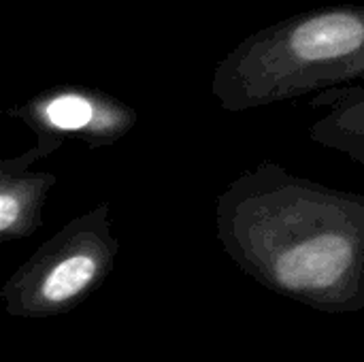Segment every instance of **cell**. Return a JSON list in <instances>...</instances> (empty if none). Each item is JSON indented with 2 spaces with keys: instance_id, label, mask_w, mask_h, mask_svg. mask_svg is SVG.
I'll list each match as a JSON object with an SVG mask.
<instances>
[{
  "instance_id": "obj_2",
  "label": "cell",
  "mask_w": 364,
  "mask_h": 362,
  "mask_svg": "<svg viewBox=\"0 0 364 362\" xmlns=\"http://www.w3.org/2000/svg\"><path fill=\"white\" fill-rule=\"evenodd\" d=\"M352 262L350 239L324 233L286 250L275 265V280L290 292L328 290L350 271Z\"/></svg>"
},
{
  "instance_id": "obj_5",
  "label": "cell",
  "mask_w": 364,
  "mask_h": 362,
  "mask_svg": "<svg viewBox=\"0 0 364 362\" xmlns=\"http://www.w3.org/2000/svg\"><path fill=\"white\" fill-rule=\"evenodd\" d=\"M21 215V203L17 196L0 192V233L11 228Z\"/></svg>"
},
{
  "instance_id": "obj_4",
  "label": "cell",
  "mask_w": 364,
  "mask_h": 362,
  "mask_svg": "<svg viewBox=\"0 0 364 362\" xmlns=\"http://www.w3.org/2000/svg\"><path fill=\"white\" fill-rule=\"evenodd\" d=\"M96 277V260L87 254H75L58 262L43 282V297L49 303H64L83 292Z\"/></svg>"
},
{
  "instance_id": "obj_3",
  "label": "cell",
  "mask_w": 364,
  "mask_h": 362,
  "mask_svg": "<svg viewBox=\"0 0 364 362\" xmlns=\"http://www.w3.org/2000/svg\"><path fill=\"white\" fill-rule=\"evenodd\" d=\"M38 115L53 128L64 132H75L90 128L100 113L113 111V105L100 102L94 96L79 90H62L36 102Z\"/></svg>"
},
{
  "instance_id": "obj_1",
  "label": "cell",
  "mask_w": 364,
  "mask_h": 362,
  "mask_svg": "<svg viewBox=\"0 0 364 362\" xmlns=\"http://www.w3.org/2000/svg\"><path fill=\"white\" fill-rule=\"evenodd\" d=\"M363 73L364 9L322 6L241 41L215 68L213 94L226 109H245L360 79Z\"/></svg>"
}]
</instances>
